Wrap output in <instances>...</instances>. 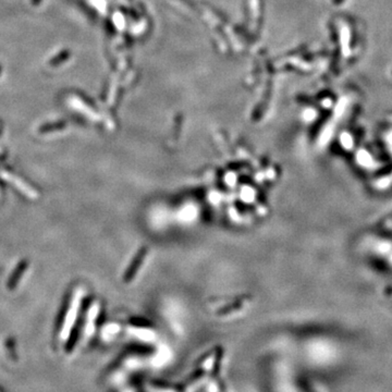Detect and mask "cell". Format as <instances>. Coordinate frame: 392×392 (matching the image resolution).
Listing matches in <instances>:
<instances>
[]
</instances>
